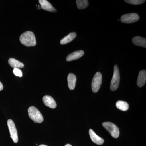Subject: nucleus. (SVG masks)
Returning <instances> with one entry per match:
<instances>
[{
  "label": "nucleus",
  "mask_w": 146,
  "mask_h": 146,
  "mask_svg": "<svg viewBox=\"0 0 146 146\" xmlns=\"http://www.w3.org/2000/svg\"><path fill=\"white\" fill-rule=\"evenodd\" d=\"M39 3L41 5V7L44 10L50 11V12H56V9L47 0H39Z\"/></svg>",
  "instance_id": "9b49d317"
},
{
  "label": "nucleus",
  "mask_w": 146,
  "mask_h": 146,
  "mask_svg": "<svg viewBox=\"0 0 146 146\" xmlns=\"http://www.w3.org/2000/svg\"><path fill=\"white\" fill-rule=\"evenodd\" d=\"M84 54V52L83 50H80L76 51L68 55L66 58V60L67 61H71L76 60L82 57Z\"/></svg>",
  "instance_id": "9d476101"
},
{
  "label": "nucleus",
  "mask_w": 146,
  "mask_h": 146,
  "mask_svg": "<svg viewBox=\"0 0 146 146\" xmlns=\"http://www.w3.org/2000/svg\"><path fill=\"white\" fill-rule=\"evenodd\" d=\"M13 73L16 76L21 77L23 76V73L19 68H14L13 70Z\"/></svg>",
  "instance_id": "aec40b11"
},
{
  "label": "nucleus",
  "mask_w": 146,
  "mask_h": 146,
  "mask_svg": "<svg viewBox=\"0 0 146 146\" xmlns=\"http://www.w3.org/2000/svg\"><path fill=\"white\" fill-rule=\"evenodd\" d=\"M120 80L119 70L117 65H115L114 67L113 77L110 83V88L111 91H115L117 89L119 85Z\"/></svg>",
  "instance_id": "7ed1b4c3"
},
{
  "label": "nucleus",
  "mask_w": 146,
  "mask_h": 146,
  "mask_svg": "<svg viewBox=\"0 0 146 146\" xmlns=\"http://www.w3.org/2000/svg\"><path fill=\"white\" fill-rule=\"evenodd\" d=\"M8 63L11 67L13 68H21L24 67L23 63L13 58H9Z\"/></svg>",
  "instance_id": "dca6fc26"
},
{
  "label": "nucleus",
  "mask_w": 146,
  "mask_h": 146,
  "mask_svg": "<svg viewBox=\"0 0 146 146\" xmlns=\"http://www.w3.org/2000/svg\"><path fill=\"white\" fill-rule=\"evenodd\" d=\"M76 36L77 34L75 32L71 33L60 40V44L61 45L66 44L72 41Z\"/></svg>",
  "instance_id": "2eb2a0df"
},
{
  "label": "nucleus",
  "mask_w": 146,
  "mask_h": 146,
  "mask_svg": "<svg viewBox=\"0 0 146 146\" xmlns=\"http://www.w3.org/2000/svg\"><path fill=\"white\" fill-rule=\"evenodd\" d=\"M102 125L113 138H117L119 137V128L115 124L109 122H106L103 123Z\"/></svg>",
  "instance_id": "20e7f679"
},
{
  "label": "nucleus",
  "mask_w": 146,
  "mask_h": 146,
  "mask_svg": "<svg viewBox=\"0 0 146 146\" xmlns=\"http://www.w3.org/2000/svg\"><path fill=\"white\" fill-rule=\"evenodd\" d=\"M20 40L22 44L27 47L34 46L36 44L35 35L30 31L25 32L21 35Z\"/></svg>",
  "instance_id": "f257e3e1"
},
{
  "label": "nucleus",
  "mask_w": 146,
  "mask_h": 146,
  "mask_svg": "<svg viewBox=\"0 0 146 146\" xmlns=\"http://www.w3.org/2000/svg\"><path fill=\"white\" fill-rule=\"evenodd\" d=\"M29 117L35 123H42L44 121V117L40 111L36 107L32 106L29 108Z\"/></svg>",
  "instance_id": "f03ea898"
},
{
  "label": "nucleus",
  "mask_w": 146,
  "mask_h": 146,
  "mask_svg": "<svg viewBox=\"0 0 146 146\" xmlns=\"http://www.w3.org/2000/svg\"><path fill=\"white\" fill-rule=\"evenodd\" d=\"M43 101L46 106L50 107V108H56L57 106L56 102L53 98L50 96H45L43 97Z\"/></svg>",
  "instance_id": "6e6552de"
},
{
  "label": "nucleus",
  "mask_w": 146,
  "mask_h": 146,
  "mask_svg": "<svg viewBox=\"0 0 146 146\" xmlns=\"http://www.w3.org/2000/svg\"><path fill=\"white\" fill-rule=\"evenodd\" d=\"M102 76L101 73L98 72L95 74L91 83L92 91L94 93H97L99 90L101 86Z\"/></svg>",
  "instance_id": "39448f33"
},
{
  "label": "nucleus",
  "mask_w": 146,
  "mask_h": 146,
  "mask_svg": "<svg viewBox=\"0 0 146 146\" xmlns=\"http://www.w3.org/2000/svg\"><path fill=\"white\" fill-rule=\"evenodd\" d=\"M140 19L138 14L136 13H129L124 14L121 17V22L126 24L132 23L137 22Z\"/></svg>",
  "instance_id": "0eeeda50"
},
{
  "label": "nucleus",
  "mask_w": 146,
  "mask_h": 146,
  "mask_svg": "<svg viewBox=\"0 0 146 146\" xmlns=\"http://www.w3.org/2000/svg\"><path fill=\"white\" fill-rule=\"evenodd\" d=\"M132 42L134 45L139 46L146 48V39L141 36H136L132 39Z\"/></svg>",
  "instance_id": "4468645a"
},
{
  "label": "nucleus",
  "mask_w": 146,
  "mask_h": 146,
  "mask_svg": "<svg viewBox=\"0 0 146 146\" xmlns=\"http://www.w3.org/2000/svg\"><path fill=\"white\" fill-rule=\"evenodd\" d=\"M89 134L91 140L95 143L102 145L104 143V139L98 136L92 129H89Z\"/></svg>",
  "instance_id": "1a4fd4ad"
},
{
  "label": "nucleus",
  "mask_w": 146,
  "mask_h": 146,
  "mask_svg": "<svg viewBox=\"0 0 146 146\" xmlns=\"http://www.w3.org/2000/svg\"><path fill=\"white\" fill-rule=\"evenodd\" d=\"M65 146H72V145H70V144H67V145H65Z\"/></svg>",
  "instance_id": "4be33fe9"
},
{
  "label": "nucleus",
  "mask_w": 146,
  "mask_h": 146,
  "mask_svg": "<svg viewBox=\"0 0 146 146\" xmlns=\"http://www.w3.org/2000/svg\"><path fill=\"white\" fill-rule=\"evenodd\" d=\"M3 89V86L2 83L0 82V91H1Z\"/></svg>",
  "instance_id": "412c9836"
},
{
  "label": "nucleus",
  "mask_w": 146,
  "mask_h": 146,
  "mask_svg": "<svg viewBox=\"0 0 146 146\" xmlns=\"http://www.w3.org/2000/svg\"><path fill=\"white\" fill-rule=\"evenodd\" d=\"M125 1L128 3L135 5H138L143 3L145 2V1H144V0H125Z\"/></svg>",
  "instance_id": "6ab92c4d"
},
{
  "label": "nucleus",
  "mask_w": 146,
  "mask_h": 146,
  "mask_svg": "<svg viewBox=\"0 0 146 146\" xmlns=\"http://www.w3.org/2000/svg\"><path fill=\"white\" fill-rule=\"evenodd\" d=\"M39 146H48L46 145H39Z\"/></svg>",
  "instance_id": "5701e85b"
},
{
  "label": "nucleus",
  "mask_w": 146,
  "mask_h": 146,
  "mask_svg": "<svg viewBox=\"0 0 146 146\" xmlns=\"http://www.w3.org/2000/svg\"><path fill=\"white\" fill-rule=\"evenodd\" d=\"M146 81V71L143 70L140 71L139 73L137 84L138 86L140 87H143L145 85Z\"/></svg>",
  "instance_id": "f8f14e48"
},
{
  "label": "nucleus",
  "mask_w": 146,
  "mask_h": 146,
  "mask_svg": "<svg viewBox=\"0 0 146 146\" xmlns=\"http://www.w3.org/2000/svg\"><path fill=\"white\" fill-rule=\"evenodd\" d=\"M76 77L75 75L70 73L68 76V85L69 89L70 90H74L76 86Z\"/></svg>",
  "instance_id": "ddd939ff"
},
{
  "label": "nucleus",
  "mask_w": 146,
  "mask_h": 146,
  "mask_svg": "<svg viewBox=\"0 0 146 146\" xmlns=\"http://www.w3.org/2000/svg\"><path fill=\"white\" fill-rule=\"evenodd\" d=\"M7 123L10 134L11 138H12L13 142L16 143L18 142V132L15 123L11 119H9L7 121Z\"/></svg>",
  "instance_id": "423d86ee"
},
{
  "label": "nucleus",
  "mask_w": 146,
  "mask_h": 146,
  "mask_svg": "<svg viewBox=\"0 0 146 146\" xmlns=\"http://www.w3.org/2000/svg\"><path fill=\"white\" fill-rule=\"evenodd\" d=\"M76 3L78 8L80 9H84L89 5V1L87 0H77Z\"/></svg>",
  "instance_id": "a211bd4d"
},
{
  "label": "nucleus",
  "mask_w": 146,
  "mask_h": 146,
  "mask_svg": "<svg viewBox=\"0 0 146 146\" xmlns=\"http://www.w3.org/2000/svg\"><path fill=\"white\" fill-rule=\"evenodd\" d=\"M116 105L118 109L123 111H127L129 108L128 104L127 102L123 101H119L117 102Z\"/></svg>",
  "instance_id": "f3484780"
}]
</instances>
